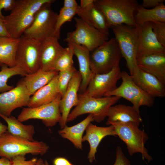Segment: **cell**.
Returning a JSON list of instances; mask_svg holds the SVG:
<instances>
[{"label":"cell","mask_w":165,"mask_h":165,"mask_svg":"<svg viewBox=\"0 0 165 165\" xmlns=\"http://www.w3.org/2000/svg\"><path fill=\"white\" fill-rule=\"evenodd\" d=\"M54 0H17L8 16L3 18L10 37L19 38L32 23L35 15L44 4L52 3Z\"/></svg>","instance_id":"cell-1"},{"label":"cell","mask_w":165,"mask_h":165,"mask_svg":"<svg viewBox=\"0 0 165 165\" xmlns=\"http://www.w3.org/2000/svg\"><path fill=\"white\" fill-rule=\"evenodd\" d=\"M94 4L104 15L109 28L124 24L137 26L134 16L139 5L135 0H94Z\"/></svg>","instance_id":"cell-2"},{"label":"cell","mask_w":165,"mask_h":165,"mask_svg":"<svg viewBox=\"0 0 165 165\" xmlns=\"http://www.w3.org/2000/svg\"><path fill=\"white\" fill-rule=\"evenodd\" d=\"M78 103L69 114L67 122L80 115L89 113L93 116L94 121L100 123L107 117L110 107L121 98L115 96L94 97L84 93L78 94Z\"/></svg>","instance_id":"cell-3"},{"label":"cell","mask_w":165,"mask_h":165,"mask_svg":"<svg viewBox=\"0 0 165 165\" xmlns=\"http://www.w3.org/2000/svg\"><path fill=\"white\" fill-rule=\"evenodd\" d=\"M49 148L42 141H30L13 136L7 131L0 136V156L11 160L13 157L27 154L43 155Z\"/></svg>","instance_id":"cell-4"},{"label":"cell","mask_w":165,"mask_h":165,"mask_svg":"<svg viewBox=\"0 0 165 165\" xmlns=\"http://www.w3.org/2000/svg\"><path fill=\"white\" fill-rule=\"evenodd\" d=\"M110 125L114 126L116 136L125 143L130 156L140 153L143 160H146L148 163L152 161V157L145 147L148 137L144 130H141L136 124L131 122H115Z\"/></svg>","instance_id":"cell-5"},{"label":"cell","mask_w":165,"mask_h":165,"mask_svg":"<svg viewBox=\"0 0 165 165\" xmlns=\"http://www.w3.org/2000/svg\"><path fill=\"white\" fill-rule=\"evenodd\" d=\"M122 55L115 38H112L90 52V69L94 74L111 71L119 65Z\"/></svg>","instance_id":"cell-6"},{"label":"cell","mask_w":165,"mask_h":165,"mask_svg":"<svg viewBox=\"0 0 165 165\" xmlns=\"http://www.w3.org/2000/svg\"><path fill=\"white\" fill-rule=\"evenodd\" d=\"M112 28L122 57L126 60L130 75L138 67L137 62L138 44V26L132 27L122 24Z\"/></svg>","instance_id":"cell-7"},{"label":"cell","mask_w":165,"mask_h":165,"mask_svg":"<svg viewBox=\"0 0 165 165\" xmlns=\"http://www.w3.org/2000/svg\"><path fill=\"white\" fill-rule=\"evenodd\" d=\"M51 3L44 4L36 13L31 24L23 35L35 39L41 42L47 38L56 37V26L58 14L52 9Z\"/></svg>","instance_id":"cell-8"},{"label":"cell","mask_w":165,"mask_h":165,"mask_svg":"<svg viewBox=\"0 0 165 165\" xmlns=\"http://www.w3.org/2000/svg\"><path fill=\"white\" fill-rule=\"evenodd\" d=\"M122 82L114 90L106 94L104 96H115L123 97L131 102L133 107L140 112V108L145 106L150 107L154 102L153 98L147 94L134 81L131 76L126 71L121 72Z\"/></svg>","instance_id":"cell-9"},{"label":"cell","mask_w":165,"mask_h":165,"mask_svg":"<svg viewBox=\"0 0 165 165\" xmlns=\"http://www.w3.org/2000/svg\"><path fill=\"white\" fill-rule=\"evenodd\" d=\"M41 45L40 42L23 35L19 38L16 64L27 74L35 73L39 69Z\"/></svg>","instance_id":"cell-10"},{"label":"cell","mask_w":165,"mask_h":165,"mask_svg":"<svg viewBox=\"0 0 165 165\" xmlns=\"http://www.w3.org/2000/svg\"><path fill=\"white\" fill-rule=\"evenodd\" d=\"M75 29L67 33L64 41L83 46L90 52L108 40V36L89 25L79 18L75 17Z\"/></svg>","instance_id":"cell-11"},{"label":"cell","mask_w":165,"mask_h":165,"mask_svg":"<svg viewBox=\"0 0 165 165\" xmlns=\"http://www.w3.org/2000/svg\"><path fill=\"white\" fill-rule=\"evenodd\" d=\"M61 98L60 94L54 101L49 104L35 107L24 108L17 119L21 122L30 119H40L46 127H53L59 123L61 119L59 106Z\"/></svg>","instance_id":"cell-12"},{"label":"cell","mask_w":165,"mask_h":165,"mask_svg":"<svg viewBox=\"0 0 165 165\" xmlns=\"http://www.w3.org/2000/svg\"><path fill=\"white\" fill-rule=\"evenodd\" d=\"M121 72L119 66L118 65L108 72L94 73L86 91L83 93L94 97H103L106 94L117 87V83L121 79Z\"/></svg>","instance_id":"cell-13"},{"label":"cell","mask_w":165,"mask_h":165,"mask_svg":"<svg viewBox=\"0 0 165 165\" xmlns=\"http://www.w3.org/2000/svg\"><path fill=\"white\" fill-rule=\"evenodd\" d=\"M31 96L21 79L17 86L9 91L0 94V113L9 117L12 112L17 108L28 106Z\"/></svg>","instance_id":"cell-14"},{"label":"cell","mask_w":165,"mask_h":165,"mask_svg":"<svg viewBox=\"0 0 165 165\" xmlns=\"http://www.w3.org/2000/svg\"><path fill=\"white\" fill-rule=\"evenodd\" d=\"M82 80L79 71H77L71 79L66 90L61 97L59 103V109L61 114L59 122L61 129L66 126L70 111L74 106L77 105L79 99L78 92Z\"/></svg>","instance_id":"cell-15"},{"label":"cell","mask_w":165,"mask_h":165,"mask_svg":"<svg viewBox=\"0 0 165 165\" xmlns=\"http://www.w3.org/2000/svg\"><path fill=\"white\" fill-rule=\"evenodd\" d=\"M138 27L137 57L152 54H165V47L157 39L152 31L151 22L145 23Z\"/></svg>","instance_id":"cell-16"},{"label":"cell","mask_w":165,"mask_h":165,"mask_svg":"<svg viewBox=\"0 0 165 165\" xmlns=\"http://www.w3.org/2000/svg\"><path fill=\"white\" fill-rule=\"evenodd\" d=\"M130 75L134 82L150 97L154 98L165 96V84L155 76L138 66Z\"/></svg>","instance_id":"cell-17"},{"label":"cell","mask_w":165,"mask_h":165,"mask_svg":"<svg viewBox=\"0 0 165 165\" xmlns=\"http://www.w3.org/2000/svg\"><path fill=\"white\" fill-rule=\"evenodd\" d=\"M85 130L86 134L82 137V141H87L89 143L90 150L87 158L91 163L96 160L97 148L102 139L108 135L116 136V134L112 125L108 127H100L90 123Z\"/></svg>","instance_id":"cell-18"},{"label":"cell","mask_w":165,"mask_h":165,"mask_svg":"<svg viewBox=\"0 0 165 165\" xmlns=\"http://www.w3.org/2000/svg\"><path fill=\"white\" fill-rule=\"evenodd\" d=\"M72 49L74 55L77 57L79 64V71L82 80L79 92L83 94L86 91L94 73L90 67V52L85 46L72 42H68Z\"/></svg>","instance_id":"cell-19"},{"label":"cell","mask_w":165,"mask_h":165,"mask_svg":"<svg viewBox=\"0 0 165 165\" xmlns=\"http://www.w3.org/2000/svg\"><path fill=\"white\" fill-rule=\"evenodd\" d=\"M138 67L165 84V54L156 53L137 57Z\"/></svg>","instance_id":"cell-20"},{"label":"cell","mask_w":165,"mask_h":165,"mask_svg":"<svg viewBox=\"0 0 165 165\" xmlns=\"http://www.w3.org/2000/svg\"><path fill=\"white\" fill-rule=\"evenodd\" d=\"M59 39L52 37L41 42L39 69L45 71H54L56 61L63 47L60 45Z\"/></svg>","instance_id":"cell-21"},{"label":"cell","mask_w":165,"mask_h":165,"mask_svg":"<svg viewBox=\"0 0 165 165\" xmlns=\"http://www.w3.org/2000/svg\"><path fill=\"white\" fill-rule=\"evenodd\" d=\"M107 117V125L115 122H131L139 127L142 122L140 112L137 111L133 106L121 104L111 106Z\"/></svg>","instance_id":"cell-22"},{"label":"cell","mask_w":165,"mask_h":165,"mask_svg":"<svg viewBox=\"0 0 165 165\" xmlns=\"http://www.w3.org/2000/svg\"><path fill=\"white\" fill-rule=\"evenodd\" d=\"M77 14L79 18L89 25L102 33L109 35V28L106 19L94 3L85 9L81 8L79 6L77 9Z\"/></svg>","instance_id":"cell-23"},{"label":"cell","mask_w":165,"mask_h":165,"mask_svg":"<svg viewBox=\"0 0 165 165\" xmlns=\"http://www.w3.org/2000/svg\"><path fill=\"white\" fill-rule=\"evenodd\" d=\"M58 74L49 83L40 89L30 97L28 107H35L49 104L57 97L60 94L58 84Z\"/></svg>","instance_id":"cell-24"},{"label":"cell","mask_w":165,"mask_h":165,"mask_svg":"<svg viewBox=\"0 0 165 165\" xmlns=\"http://www.w3.org/2000/svg\"><path fill=\"white\" fill-rule=\"evenodd\" d=\"M94 121L93 116L89 114L83 120L75 125L70 127L66 125L58 131V134L70 141L77 149H82L83 133L88 125Z\"/></svg>","instance_id":"cell-25"},{"label":"cell","mask_w":165,"mask_h":165,"mask_svg":"<svg viewBox=\"0 0 165 165\" xmlns=\"http://www.w3.org/2000/svg\"><path fill=\"white\" fill-rule=\"evenodd\" d=\"M58 73L55 71H45L39 69L35 73L27 74L22 79L31 96L49 83Z\"/></svg>","instance_id":"cell-26"},{"label":"cell","mask_w":165,"mask_h":165,"mask_svg":"<svg viewBox=\"0 0 165 165\" xmlns=\"http://www.w3.org/2000/svg\"><path fill=\"white\" fill-rule=\"evenodd\" d=\"M19 38L0 37V66H16V55Z\"/></svg>","instance_id":"cell-27"},{"label":"cell","mask_w":165,"mask_h":165,"mask_svg":"<svg viewBox=\"0 0 165 165\" xmlns=\"http://www.w3.org/2000/svg\"><path fill=\"white\" fill-rule=\"evenodd\" d=\"M134 19L137 26L148 22H165V6L162 3L151 9L139 6L135 14Z\"/></svg>","instance_id":"cell-28"},{"label":"cell","mask_w":165,"mask_h":165,"mask_svg":"<svg viewBox=\"0 0 165 165\" xmlns=\"http://www.w3.org/2000/svg\"><path fill=\"white\" fill-rule=\"evenodd\" d=\"M0 117L7 124V131L15 136L34 141L33 136L35 133L34 126L31 124L24 125L14 117L6 116L0 113Z\"/></svg>","instance_id":"cell-29"},{"label":"cell","mask_w":165,"mask_h":165,"mask_svg":"<svg viewBox=\"0 0 165 165\" xmlns=\"http://www.w3.org/2000/svg\"><path fill=\"white\" fill-rule=\"evenodd\" d=\"M27 74L19 66L16 65L9 67L6 65L2 66L0 71V92L3 93L13 89V86L9 85L8 80L11 77L16 75L24 76Z\"/></svg>","instance_id":"cell-30"},{"label":"cell","mask_w":165,"mask_h":165,"mask_svg":"<svg viewBox=\"0 0 165 165\" xmlns=\"http://www.w3.org/2000/svg\"><path fill=\"white\" fill-rule=\"evenodd\" d=\"M74 55L73 50L70 46L63 47L56 61L54 71L59 72L73 66Z\"/></svg>","instance_id":"cell-31"},{"label":"cell","mask_w":165,"mask_h":165,"mask_svg":"<svg viewBox=\"0 0 165 165\" xmlns=\"http://www.w3.org/2000/svg\"><path fill=\"white\" fill-rule=\"evenodd\" d=\"M77 71L73 66L66 70L58 72L57 75L58 87L61 97L64 94L71 79Z\"/></svg>","instance_id":"cell-32"},{"label":"cell","mask_w":165,"mask_h":165,"mask_svg":"<svg viewBox=\"0 0 165 165\" xmlns=\"http://www.w3.org/2000/svg\"><path fill=\"white\" fill-rule=\"evenodd\" d=\"M77 9H67L62 8L58 14L56 26V33L60 38L61 28L65 22L70 21L77 14Z\"/></svg>","instance_id":"cell-33"},{"label":"cell","mask_w":165,"mask_h":165,"mask_svg":"<svg viewBox=\"0 0 165 165\" xmlns=\"http://www.w3.org/2000/svg\"><path fill=\"white\" fill-rule=\"evenodd\" d=\"M152 31L160 43L165 47V22H151Z\"/></svg>","instance_id":"cell-34"},{"label":"cell","mask_w":165,"mask_h":165,"mask_svg":"<svg viewBox=\"0 0 165 165\" xmlns=\"http://www.w3.org/2000/svg\"><path fill=\"white\" fill-rule=\"evenodd\" d=\"M25 156L20 155L12 158L11 160L12 165H34L36 163L37 160L36 158L27 160Z\"/></svg>","instance_id":"cell-35"},{"label":"cell","mask_w":165,"mask_h":165,"mask_svg":"<svg viewBox=\"0 0 165 165\" xmlns=\"http://www.w3.org/2000/svg\"><path fill=\"white\" fill-rule=\"evenodd\" d=\"M113 165H131L129 160L125 155L122 148L119 146L116 150V159Z\"/></svg>","instance_id":"cell-36"},{"label":"cell","mask_w":165,"mask_h":165,"mask_svg":"<svg viewBox=\"0 0 165 165\" xmlns=\"http://www.w3.org/2000/svg\"><path fill=\"white\" fill-rule=\"evenodd\" d=\"M15 0H0V18L3 19L4 16L2 14V11L4 9L6 11H11L13 8L16 2Z\"/></svg>","instance_id":"cell-37"},{"label":"cell","mask_w":165,"mask_h":165,"mask_svg":"<svg viewBox=\"0 0 165 165\" xmlns=\"http://www.w3.org/2000/svg\"><path fill=\"white\" fill-rule=\"evenodd\" d=\"M165 0H143L142 7L147 8H153L160 5L164 3Z\"/></svg>","instance_id":"cell-38"},{"label":"cell","mask_w":165,"mask_h":165,"mask_svg":"<svg viewBox=\"0 0 165 165\" xmlns=\"http://www.w3.org/2000/svg\"><path fill=\"white\" fill-rule=\"evenodd\" d=\"M79 6L75 0H64L62 8L67 9H75Z\"/></svg>","instance_id":"cell-39"},{"label":"cell","mask_w":165,"mask_h":165,"mask_svg":"<svg viewBox=\"0 0 165 165\" xmlns=\"http://www.w3.org/2000/svg\"><path fill=\"white\" fill-rule=\"evenodd\" d=\"M53 165H73L66 159L62 157L55 158L53 161Z\"/></svg>","instance_id":"cell-40"},{"label":"cell","mask_w":165,"mask_h":165,"mask_svg":"<svg viewBox=\"0 0 165 165\" xmlns=\"http://www.w3.org/2000/svg\"><path fill=\"white\" fill-rule=\"evenodd\" d=\"M0 37H10L6 29L3 19L0 18Z\"/></svg>","instance_id":"cell-41"},{"label":"cell","mask_w":165,"mask_h":165,"mask_svg":"<svg viewBox=\"0 0 165 165\" xmlns=\"http://www.w3.org/2000/svg\"><path fill=\"white\" fill-rule=\"evenodd\" d=\"M94 0H81L79 6L82 9L86 8L94 3Z\"/></svg>","instance_id":"cell-42"},{"label":"cell","mask_w":165,"mask_h":165,"mask_svg":"<svg viewBox=\"0 0 165 165\" xmlns=\"http://www.w3.org/2000/svg\"><path fill=\"white\" fill-rule=\"evenodd\" d=\"M12 161L7 158L2 157L0 158V165H12Z\"/></svg>","instance_id":"cell-43"},{"label":"cell","mask_w":165,"mask_h":165,"mask_svg":"<svg viewBox=\"0 0 165 165\" xmlns=\"http://www.w3.org/2000/svg\"><path fill=\"white\" fill-rule=\"evenodd\" d=\"M7 131V126L0 121V136Z\"/></svg>","instance_id":"cell-44"},{"label":"cell","mask_w":165,"mask_h":165,"mask_svg":"<svg viewBox=\"0 0 165 165\" xmlns=\"http://www.w3.org/2000/svg\"><path fill=\"white\" fill-rule=\"evenodd\" d=\"M34 165H46L45 162L41 158L37 160L36 163Z\"/></svg>","instance_id":"cell-45"},{"label":"cell","mask_w":165,"mask_h":165,"mask_svg":"<svg viewBox=\"0 0 165 165\" xmlns=\"http://www.w3.org/2000/svg\"><path fill=\"white\" fill-rule=\"evenodd\" d=\"M45 163L46 165H50L49 163H48V162L47 161H45Z\"/></svg>","instance_id":"cell-46"}]
</instances>
